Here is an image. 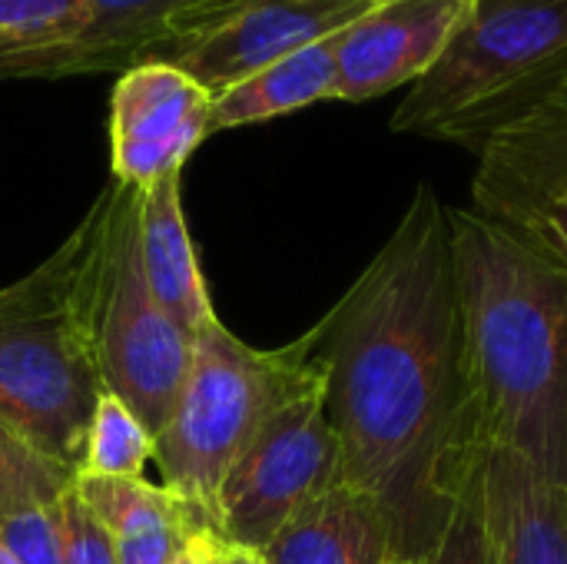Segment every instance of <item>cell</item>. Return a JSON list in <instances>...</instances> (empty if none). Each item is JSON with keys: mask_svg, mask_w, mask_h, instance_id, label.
<instances>
[{"mask_svg": "<svg viewBox=\"0 0 567 564\" xmlns=\"http://www.w3.org/2000/svg\"><path fill=\"white\" fill-rule=\"evenodd\" d=\"M312 332L342 482L379 505L395 562H425L488 452L449 206L429 183Z\"/></svg>", "mask_w": 567, "mask_h": 564, "instance_id": "1", "label": "cell"}, {"mask_svg": "<svg viewBox=\"0 0 567 564\" xmlns=\"http://www.w3.org/2000/svg\"><path fill=\"white\" fill-rule=\"evenodd\" d=\"M449 223L485 442L567 485V269L478 209L449 206Z\"/></svg>", "mask_w": 567, "mask_h": 564, "instance_id": "2", "label": "cell"}, {"mask_svg": "<svg viewBox=\"0 0 567 564\" xmlns=\"http://www.w3.org/2000/svg\"><path fill=\"white\" fill-rule=\"evenodd\" d=\"M110 193L63 246L0 289V422L50 462L80 472L100 372V286Z\"/></svg>", "mask_w": 567, "mask_h": 564, "instance_id": "3", "label": "cell"}, {"mask_svg": "<svg viewBox=\"0 0 567 564\" xmlns=\"http://www.w3.org/2000/svg\"><path fill=\"white\" fill-rule=\"evenodd\" d=\"M567 73V0H475L465 23L409 86L392 130L472 150Z\"/></svg>", "mask_w": 567, "mask_h": 564, "instance_id": "4", "label": "cell"}, {"mask_svg": "<svg viewBox=\"0 0 567 564\" xmlns=\"http://www.w3.org/2000/svg\"><path fill=\"white\" fill-rule=\"evenodd\" d=\"M316 332L282 349H252L219 316L196 332L193 369L173 419L153 439L163 489L176 495L213 535L219 492L266 416L312 372Z\"/></svg>", "mask_w": 567, "mask_h": 564, "instance_id": "5", "label": "cell"}, {"mask_svg": "<svg viewBox=\"0 0 567 564\" xmlns=\"http://www.w3.org/2000/svg\"><path fill=\"white\" fill-rule=\"evenodd\" d=\"M106 259L100 286V372L156 439L176 412L193 369L196 339L186 336L156 302L140 246L143 186L110 183Z\"/></svg>", "mask_w": 567, "mask_h": 564, "instance_id": "6", "label": "cell"}, {"mask_svg": "<svg viewBox=\"0 0 567 564\" xmlns=\"http://www.w3.org/2000/svg\"><path fill=\"white\" fill-rule=\"evenodd\" d=\"M342 479L339 442L326 416V382L312 372L266 416L219 492L216 535L266 552V545L329 485Z\"/></svg>", "mask_w": 567, "mask_h": 564, "instance_id": "7", "label": "cell"}, {"mask_svg": "<svg viewBox=\"0 0 567 564\" xmlns=\"http://www.w3.org/2000/svg\"><path fill=\"white\" fill-rule=\"evenodd\" d=\"M375 3L379 0H229L166 63L189 73L213 96H223L269 63L346 30Z\"/></svg>", "mask_w": 567, "mask_h": 564, "instance_id": "8", "label": "cell"}, {"mask_svg": "<svg viewBox=\"0 0 567 564\" xmlns=\"http://www.w3.org/2000/svg\"><path fill=\"white\" fill-rule=\"evenodd\" d=\"M229 0H86V27L56 47L0 50V80H60L169 60Z\"/></svg>", "mask_w": 567, "mask_h": 564, "instance_id": "9", "label": "cell"}, {"mask_svg": "<svg viewBox=\"0 0 567 564\" xmlns=\"http://www.w3.org/2000/svg\"><path fill=\"white\" fill-rule=\"evenodd\" d=\"M216 96L173 63L150 60L120 73L110 100L113 180L153 186L183 173L189 153L213 133Z\"/></svg>", "mask_w": 567, "mask_h": 564, "instance_id": "10", "label": "cell"}, {"mask_svg": "<svg viewBox=\"0 0 567 564\" xmlns=\"http://www.w3.org/2000/svg\"><path fill=\"white\" fill-rule=\"evenodd\" d=\"M475 0H379L339 33L336 100L365 103L422 80Z\"/></svg>", "mask_w": 567, "mask_h": 564, "instance_id": "11", "label": "cell"}, {"mask_svg": "<svg viewBox=\"0 0 567 564\" xmlns=\"http://www.w3.org/2000/svg\"><path fill=\"white\" fill-rule=\"evenodd\" d=\"M565 193L567 73L482 146L472 180V209L528 229Z\"/></svg>", "mask_w": 567, "mask_h": 564, "instance_id": "12", "label": "cell"}, {"mask_svg": "<svg viewBox=\"0 0 567 564\" xmlns=\"http://www.w3.org/2000/svg\"><path fill=\"white\" fill-rule=\"evenodd\" d=\"M482 479L495 564H567V485L502 449L485 452Z\"/></svg>", "mask_w": 567, "mask_h": 564, "instance_id": "13", "label": "cell"}, {"mask_svg": "<svg viewBox=\"0 0 567 564\" xmlns=\"http://www.w3.org/2000/svg\"><path fill=\"white\" fill-rule=\"evenodd\" d=\"M76 492L113 539L116 564H176L209 532L176 495L143 479L76 475Z\"/></svg>", "mask_w": 567, "mask_h": 564, "instance_id": "14", "label": "cell"}, {"mask_svg": "<svg viewBox=\"0 0 567 564\" xmlns=\"http://www.w3.org/2000/svg\"><path fill=\"white\" fill-rule=\"evenodd\" d=\"M266 564H399L379 505L342 479L316 495L262 552Z\"/></svg>", "mask_w": 567, "mask_h": 564, "instance_id": "15", "label": "cell"}, {"mask_svg": "<svg viewBox=\"0 0 567 564\" xmlns=\"http://www.w3.org/2000/svg\"><path fill=\"white\" fill-rule=\"evenodd\" d=\"M179 176L183 173H169L153 186H143L140 246L146 283L156 302L186 336L196 339V332L216 319V309L209 302V289L203 283L189 226L183 216Z\"/></svg>", "mask_w": 567, "mask_h": 564, "instance_id": "16", "label": "cell"}, {"mask_svg": "<svg viewBox=\"0 0 567 564\" xmlns=\"http://www.w3.org/2000/svg\"><path fill=\"white\" fill-rule=\"evenodd\" d=\"M342 33V30H339ZM339 33L296 50L236 83L213 106V133L229 126L262 123L322 100H336V47Z\"/></svg>", "mask_w": 567, "mask_h": 564, "instance_id": "17", "label": "cell"}, {"mask_svg": "<svg viewBox=\"0 0 567 564\" xmlns=\"http://www.w3.org/2000/svg\"><path fill=\"white\" fill-rule=\"evenodd\" d=\"M153 459L150 429L116 399L103 396L86 432V449L76 475L93 479H143L146 462Z\"/></svg>", "mask_w": 567, "mask_h": 564, "instance_id": "18", "label": "cell"}, {"mask_svg": "<svg viewBox=\"0 0 567 564\" xmlns=\"http://www.w3.org/2000/svg\"><path fill=\"white\" fill-rule=\"evenodd\" d=\"M76 485V472L50 462L0 422V519L27 505H56Z\"/></svg>", "mask_w": 567, "mask_h": 564, "instance_id": "19", "label": "cell"}, {"mask_svg": "<svg viewBox=\"0 0 567 564\" xmlns=\"http://www.w3.org/2000/svg\"><path fill=\"white\" fill-rule=\"evenodd\" d=\"M83 27L86 0H0V50L56 47Z\"/></svg>", "mask_w": 567, "mask_h": 564, "instance_id": "20", "label": "cell"}, {"mask_svg": "<svg viewBox=\"0 0 567 564\" xmlns=\"http://www.w3.org/2000/svg\"><path fill=\"white\" fill-rule=\"evenodd\" d=\"M485 462L462 492L452 522L445 525L439 545L429 552V558L419 564H495V548L485 522Z\"/></svg>", "mask_w": 567, "mask_h": 564, "instance_id": "21", "label": "cell"}, {"mask_svg": "<svg viewBox=\"0 0 567 564\" xmlns=\"http://www.w3.org/2000/svg\"><path fill=\"white\" fill-rule=\"evenodd\" d=\"M63 502V499H60ZM56 505H27L0 519V545L17 564H66L63 519Z\"/></svg>", "mask_w": 567, "mask_h": 564, "instance_id": "22", "label": "cell"}, {"mask_svg": "<svg viewBox=\"0 0 567 564\" xmlns=\"http://www.w3.org/2000/svg\"><path fill=\"white\" fill-rule=\"evenodd\" d=\"M63 519V558L66 564H116V548L103 522L80 499L76 485L60 502Z\"/></svg>", "mask_w": 567, "mask_h": 564, "instance_id": "23", "label": "cell"}, {"mask_svg": "<svg viewBox=\"0 0 567 564\" xmlns=\"http://www.w3.org/2000/svg\"><path fill=\"white\" fill-rule=\"evenodd\" d=\"M528 239H535L555 263H561L567 269V193L561 199H555L538 223H532L528 229H522Z\"/></svg>", "mask_w": 567, "mask_h": 564, "instance_id": "24", "label": "cell"}, {"mask_svg": "<svg viewBox=\"0 0 567 564\" xmlns=\"http://www.w3.org/2000/svg\"><path fill=\"white\" fill-rule=\"evenodd\" d=\"M196 548H199V564H266L262 552L233 545L213 532H199L196 535Z\"/></svg>", "mask_w": 567, "mask_h": 564, "instance_id": "25", "label": "cell"}, {"mask_svg": "<svg viewBox=\"0 0 567 564\" xmlns=\"http://www.w3.org/2000/svg\"><path fill=\"white\" fill-rule=\"evenodd\" d=\"M176 564H199V548H196V539L189 542V548L183 552V558H179Z\"/></svg>", "mask_w": 567, "mask_h": 564, "instance_id": "26", "label": "cell"}, {"mask_svg": "<svg viewBox=\"0 0 567 564\" xmlns=\"http://www.w3.org/2000/svg\"><path fill=\"white\" fill-rule=\"evenodd\" d=\"M0 564H17L13 558H10V552H7L3 545H0Z\"/></svg>", "mask_w": 567, "mask_h": 564, "instance_id": "27", "label": "cell"}]
</instances>
